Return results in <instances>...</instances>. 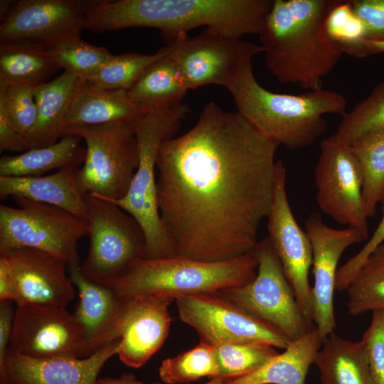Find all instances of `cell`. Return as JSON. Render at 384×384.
Instances as JSON below:
<instances>
[{"mask_svg": "<svg viewBox=\"0 0 384 384\" xmlns=\"http://www.w3.org/2000/svg\"><path fill=\"white\" fill-rule=\"evenodd\" d=\"M277 147L213 102L161 145L157 203L176 256L219 262L252 252L273 201Z\"/></svg>", "mask_w": 384, "mask_h": 384, "instance_id": "6da1fadb", "label": "cell"}, {"mask_svg": "<svg viewBox=\"0 0 384 384\" xmlns=\"http://www.w3.org/2000/svg\"><path fill=\"white\" fill-rule=\"evenodd\" d=\"M341 1L273 0L258 35L266 66L279 83L323 89V78L344 54L326 30Z\"/></svg>", "mask_w": 384, "mask_h": 384, "instance_id": "7a4b0ae2", "label": "cell"}, {"mask_svg": "<svg viewBox=\"0 0 384 384\" xmlns=\"http://www.w3.org/2000/svg\"><path fill=\"white\" fill-rule=\"evenodd\" d=\"M272 4L273 0L89 1L85 28L104 32L155 28L167 39L205 26L241 38L260 33Z\"/></svg>", "mask_w": 384, "mask_h": 384, "instance_id": "3957f363", "label": "cell"}, {"mask_svg": "<svg viewBox=\"0 0 384 384\" xmlns=\"http://www.w3.org/2000/svg\"><path fill=\"white\" fill-rule=\"evenodd\" d=\"M238 111L265 138L289 150L314 144L326 129L324 115L342 117L347 100L341 94L321 89L299 95L269 91L256 80L252 59L241 67L228 89Z\"/></svg>", "mask_w": 384, "mask_h": 384, "instance_id": "277c9868", "label": "cell"}, {"mask_svg": "<svg viewBox=\"0 0 384 384\" xmlns=\"http://www.w3.org/2000/svg\"><path fill=\"white\" fill-rule=\"evenodd\" d=\"M258 260L252 252L225 261L206 262L174 256L141 258L111 288L120 297L159 294L173 298L215 294L243 286L256 276Z\"/></svg>", "mask_w": 384, "mask_h": 384, "instance_id": "5b68a950", "label": "cell"}, {"mask_svg": "<svg viewBox=\"0 0 384 384\" xmlns=\"http://www.w3.org/2000/svg\"><path fill=\"white\" fill-rule=\"evenodd\" d=\"M189 112L188 105L181 102L169 110L143 114L131 122L137 139L139 164L126 195L111 202L132 215L142 227L145 238L144 258L176 256L158 208L156 159L161 145L174 137Z\"/></svg>", "mask_w": 384, "mask_h": 384, "instance_id": "8992f818", "label": "cell"}, {"mask_svg": "<svg viewBox=\"0 0 384 384\" xmlns=\"http://www.w3.org/2000/svg\"><path fill=\"white\" fill-rule=\"evenodd\" d=\"M90 245L80 265L89 281L112 287L138 260L144 257L145 238L137 221L115 203L85 196Z\"/></svg>", "mask_w": 384, "mask_h": 384, "instance_id": "52a82bcc", "label": "cell"}, {"mask_svg": "<svg viewBox=\"0 0 384 384\" xmlns=\"http://www.w3.org/2000/svg\"><path fill=\"white\" fill-rule=\"evenodd\" d=\"M64 135L78 136L86 144L83 166L76 173L81 191L110 201L122 198L139 164L131 123L73 126L65 129Z\"/></svg>", "mask_w": 384, "mask_h": 384, "instance_id": "ba28073f", "label": "cell"}, {"mask_svg": "<svg viewBox=\"0 0 384 384\" xmlns=\"http://www.w3.org/2000/svg\"><path fill=\"white\" fill-rule=\"evenodd\" d=\"M253 252L258 260L255 277L243 286L218 293L273 327L289 341L315 329L301 310L269 238L258 242Z\"/></svg>", "mask_w": 384, "mask_h": 384, "instance_id": "9c48e42d", "label": "cell"}, {"mask_svg": "<svg viewBox=\"0 0 384 384\" xmlns=\"http://www.w3.org/2000/svg\"><path fill=\"white\" fill-rule=\"evenodd\" d=\"M13 199L18 208L0 205V252L31 247L55 255L68 265L79 261L78 242L88 235L87 220L25 198Z\"/></svg>", "mask_w": 384, "mask_h": 384, "instance_id": "30bf717a", "label": "cell"}, {"mask_svg": "<svg viewBox=\"0 0 384 384\" xmlns=\"http://www.w3.org/2000/svg\"><path fill=\"white\" fill-rule=\"evenodd\" d=\"M169 55L176 63L187 90L207 85L228 89L242 65L261 45L206 28L195 36L181 33L165 39Z\"/></svg>", "mask_w": 384, "mask_h": 384, "instance_id": "8fae6325", "label": "cell"}, {"mask_svg": "<svg viewBox=\"0 0 384 384\" xmlns=\"http://www.w3.org/2000/svg\"><path fill=\"white\" fill-rule=\"evenodd\" d=\"M16 306L9 351L34 358H82L92 354L82 326L66 307Z\"/></svg>", "mask_w": 384, "mask_h": 384, "instance_id": "7c38bea8", "label": "cell"}, {"mask_svg": "<svg viewBox=\"0 0 384 384\" xmlns=\"http://www.w3.org/2000/svg\"><path fill=\"white\" fill-rule=\"evenodd\" d=\"M314 174L320 210L334 221L357 230L368 239L362 174L351 146L334 135L322 140Z\"/></svg>", "mask_w": 384, "mask_h": 384, "instance_id": "4fadbf2b", "label": "cell"}, {"mask_svg": "<svg viewBox=\"0 0 384 384\" xmlns=\"http://www.w3.org/2000/svg\"><path fill=\"white\" fill-rule=\"evenodd\" d=\"M215 294L177 297L175 301L181 321L212 345L256 341L284 349L291 341L273 327Z\"/></svg>", "mask_w": 384, "mask_h": 384, "instance_id": "5bb4252c", "label": "cell"}, {"mask_svg": "<svg viewBox=\"0 0 384 384\" xmlns=\"http://www.w3.org/2000/svg\"><path fill=\"white\" fill-rule=\"evenodd\" d=\"M87 1L20 0L0 25V43L47 50L85 28Z\"/></svg>", "mask_w": 384, "mask_h": 384, "instance_id": "9a60e30c", "label": "cell"}, {"mask_svg": "<svg viewBox=\"0 0 384 384\" xmlns=\"http://www.w3.org/2000/svg\"><path fill=\"white\" fill-rule=\"evenodd\" d=\"M287 170L277 160L273 201L267 218L269 239L304 316L313 322V293L309 281L312 247L292 213L286 188Z\"/></svg>", "mask_w": 384, "mask_h": 384, "instance_id": "2e32d148", "label": "cell"}, {"mask_svg": "<svg viewBox=\"0 0 384 384\" xmlns=\"http://www.w3.org/2000/svg\"><path fill=\"white\" fill-rule=\"evenodd\" d=\"M305 231L312 247L313 322L324 341L336 326L334 295L338 261L348 247L367 239L353 228L328 226L316 213L306 218Z\"/></svg>", "mask_w": 384, "mask_h": 384, "instance_id": "e0dca14e", "label": "cell"}, {"mask_svg": "<svg viewBox=\"0 0 384 384\" xmlns=\"http://www.w3.org/2000/svg\"><path fill=\"white\" fill-rule=\"evenodd\" d=\"M114 337L117 356L127 366L140 368L159 350L167 338L171 319L169 306L174 299L159 294L123 297Z\"/></svg>", "mask_w": 384, "mask_h": 384, "instance_id": "ac0fdd59", "label": "cell"}, {"mask_svg": "<svg viewBox=\"0 0 384 384\" xmlns=\"http://www.w3.org/2000/svg\"><path fill=\"white\" fill-rule=\"evenodd\" d=\"M16 283L21 304L66 307L75 296L74 284L66 272L68 263L50 252L31 247L0 252Z\"/></svg>", "mask_w": 384, "mask_h": 384, "instance_id": "d6986e66", "label": "cell"}, {"mask_svg": "<svg viewBox=\"0 0 384 384\" xmlns=\"http://www.w3.org/2000/svg\"><path fill=\"white\" fill-rule=\"evenodd\" d=\"M119 346L117 339L82 358H34L8 351L0 384H95Z\"/></svg>", "mask_w": 384, "mask_h": 384, "instance_id": "ffe728a7", "label": "cell"}, {"mask_svg": "<svg viewBox=\"0 0 384 384\" xmlns=\"http://www.w3.org/2000/svg\"><path fill=\"white\" fill-rule=\"evenodd\" d=\"M68 270L79 293L74 315L82 326L90 352L93 353L116 341L115 329L124 297L110 287L87 279L81 273L79 261L68 264Z\"/></svg>", "mask_w": 384, "mask_h": 384, "instance_id": "44dd1931", "label": "cell"}, {"mask_svg": "<svg viewBox=\"0 0 384 384\" xmlns=\"http://www.w3.org/2000/svg\"><path fill=\"white\" fill-rule=\"evenodd\" d=\"M84 80L64 71L53 80L34 87L37 119L25 139L28 149L52 145L63 136Z\"/></svg>", "mask_w": 384, "mask_h": 384, "instance_id": "7402d4cb", "label": "cell"}, {"mask_svg": "<svg viewBox=\"0 0 384 384\" xmlns=\"http://www.w3.org/2000/svg\"><path fill=\"white\" fill-rule=\"evenodd\" d=\"M78 168L68 167L38 176H0V198L22 197L62 209L87 220L85 194L77 181Z\"/></svg>", "mask_w": 384, "mask_h": 384, "instance_id": "603a6c76", "label": "cell"}, {"mask_svg": "<svg viewBox=\"0 0 384 384\" xmlns=\"http://www.w3.org/2000/svg\"><path fill=\"white\" fill-rule=\"evenodd\" d=\"M142 115L127 90L107 88L84 80L66 128L131 123Z\"/></svg>", "mask_w": 384, "mask_h": 384, "instance_id": "cb8c5ba5", "label": "cell"}, {"mask_svg": "<svg viewBox=\"0 0 384 384\" xmlns=\"http://www.w3.org/2000/svg\"><path fill=\"white\" fill-rule=\"evenodd\" d=\"M316 328L289 343L284 351L247 375L221 384H304L310 366L322 344Z\"/></svg>", "mask_w": 384, "mask_h": 384, "instance_id": "d4e9b609", "label": "cell"}, {"mask_svg": "<svg viewBox=\"0 0 384 384\" xmlns=\"http://www.w3.org/2000/svg\"><path fill=\"white\" fill-rule=\"evenodd\" d=\"M314 364L321 384H378L361 340L352 341L331 333L323 341Z\"/></svg>", "mask_w": 384, "mask_h": 384, "instance_id": "484cf974", "label": "cell"}, {"mask_svg": "<svg viewBox=\"0 0 384 384\" xmlns=\"http://www.w3.org/2000/svg\"><path fill=\"white\" fill-rule=\"evenodd\" d=\"M127 91L141 113L145 114L178 105L188 90L168 51L148 67Z\"/></svg>", "mask_w": 384, "mask_h": 384, "instance_id": "4316f807", "label": "cell"}, {"mask_svg": "<svg viewBox=\"0 0 384 384\" xmlns=\"http://www.w3.org/2000/svg\"><path fill=\"white\" fill-rule=\"evenodd\" d=\"M81 139L78 136L64 135L50 146L31 149L15 156L3 155L0 176H38L55 169L78 168L84 163L86 155Z\"/></svg>", "mask_w": 384, "mask_h": 384, "instance_id": "83f0119b", "label": "cell"}, {"mask_svg": "<svg viewBox=\"0 0 384 384\" xmlns=\"http://www.w3.org/2000/svg\"><path fill=\"white\" fill-rule=\"evenodd\" d=\"M58 69L46 50L0 43V78L9 84L36 87L48 82Z\"/></svg>", "mask_w": 384, "mask_h": 384, "instance_id": "f1b7e54d", "label": "cell"}, {"mask_svg": "<svg viewBox=\"0 0 384 384\" xmlns=\"http://www.w3.org/2000/svg\"><path fill=\"white\" fill-rule=\"evenodd\" d=\"M346 290L350 314L384 310V243L369 255Z\"/></svg>", "mask_w": 384, "mask_h": 384, "instance_id": "f546056e", "label": "cell"}, {"mask_svg": "<svg viewBox=\"0 0 384 384\" xmlns=\"http://www.w3.org/2000/svg\"><path fill=\"white\" fill-rule=\"evenodd\" d=\"M362 174V196L368 218L384 206V130L363 137L351 145Z\"/></svg>", "mask_w": 384, "mask_h": 384, "instance_id": "4dcf8cb0", "label": "cell"}, {"mask_svg": "<svg viewBox=\"0 0 384 384\" xmlns=\"http://www.w3.org/2000/svg\"><path fill=\"white\" fill-rule=\"evenodd\" d=\"M167 384L188 383L207 377L218 378L219 370L213 345L201 341L193 348L164 360L159 369Z\"/></svg>", "mask_w": 384, "mask_h": 384, "instance_id": "1f68e13d", "label": "cell"}, {"mask_svg": "<svg viewBox=\"0 0 384 384\" xmlns=\"http://www.w3.org/2000/svg\"><path fill=\"white\" fill-rule=\"evenodd\" d=\"M384 130V81L341 117L333 135L351 146L363 137Z\"/></svg>", "mask_w": 384, "mask_h": 384, "instance_id": "d6a6232c", "label": "cell"}, {"mask_svg": "<svg viewBox=\"0 0 384 384\" xmlns=\"http://www.w3.org/2000/svg\"><path fill=\"white\" fill-rule=\"evenodd\" d=\"M221 380L238 378L253 372L278 353L271 344L256 341L213 345Z\"/></svg>", "mask_w": 384, "mask_h": 384, "instance_id": "836d02e7", "label": "cell"}, {"mask_svg": "<svg viewBox=\"0 0 384 384\" xmlns=\"http://www.w3.org/2000/svg\"><path fill=\"white\" fill-rule=\"evenodd\" d=\"M46 51L59 68L85 80L90 79L112 55L106 48L92 45L80 36L65 39Z\"/></svg>", "mask_w": 384, "mask_h": 384, "instance_id": "e575fe53", "label": "cell"}, {"mask_svg": "<svg viewBox=\"0 0 384 384\" xmlns=\"http://www.w3.org/2000/svg\"><path fill=\"white\" fill-rule=\"evenodd\" d=\"M168 53L166 46L154 54L127 53L112 55L88 80L110 89H130L145 70Z\"/></svg>", "mask_w": 384, "mask_h": 384, "instance_id": "d590c367", "label": "cell"}, {"mask_svg": "<svg viewBox=\"0 0 384 384\" xmlns=\"http://www.w3.org/2000/svg\"><path fill=\"white\" fill-rule=\"evenodd\" d=\"M33 86L9 84L0 78V106L14 127L26 139L37 119Z\"/></svg>", "mask_w": 384, "mask_h": 384, "instance_id": "8d00e7d4", "label": "cell"}, {"mask_svg": "<svg viewBox=\"0 0 384 384\" xmlns=\"http://www.w3.org/2000/svg\"><path fill=\"white\" fill-rule=\"evenodd\" d=\"M326 30L343 52L365 38L364 27L353 14L350 1L341 0L331 11L326 21Z\"/></svg>", "mask_w": 384, "mask_h": 384, "instance_id": "74e56055", "label": "cell"}, {"mask_svg": "<svg viewBox=\"0 0 384 384\" xmlns=\"http://www.w3.org/2000/svg\"><path fill=\"white\" fill-rule=\"evenodd\" d=\"M361 341L377 383L384 384V310L373 311Z\"/></svg>", "mask_w": 384, "mask_h": 384, "instance_id": "f35d334b", "label": "cell"}, {"mask_svg": "<svg viewBox=\"0 0 384 384\" xmlns=\"http://www.w3.org/2000/svg\"><path fill=\"white\" fill-rule=\"evenodd\" d=\"M383 243H384V206L382 218L368 241L359 252L338 269L335 283L336 291L342 292L346 289L353 276L366 258Z\"/></svg>", "mask_w": 384, "mask_h": 384, "instance_id": "ab89813d", "label": "cell"}, {"mask_svg": "<svg viewBox=\"0 0 384 384\" xmlns=\"http://www.w3.org/2000/svg\"><path fill=\"white\" fill-rule=\"evenodd\" d=\"M350 4L364 27L365 38H384V0H350Z\"/></svg>", "mask_w": 384, "mask_h": 384, "instance_id": "60d3db41", "label": "cell"}, {"mask_svg": "<svg viewBox=\"0 0 384 384\" xmlns=\"http://www.w3.org/2000/svg\"><path fill=\"white\" fill-rule=\"evenodd\" d=\"M28 150L24 137L14 127L4 108L0 106V151Z\"/></svg>", "mask_w": 384, "mask_h": 384, "instance_id": "b9f144b4", "label": "cell"}, {"mask_svg": "<svg viewBox=\"0 0 384 384\" xmlns=\"http://www.w3.org/2000/svg\"><path fill=\"white\" fill-rule=\"evenodd\" d=\"M14 314L12 302L0 301V368L3 367L9 351Z\"/></svg>", "mask_w": 384, "mask_h": 384, "instance_id": "7bdbcfd3", "label": "cell"}, {"mask_svg": "<svg viewBox=\"0 0 384 384\" xmlns=\"http://www.w3.org/2000/svg\"><path fill=\"white\" fill-rule=\"evenodd\" d=\"M0 301L18 304V292L6 261L0 257Z\"/></svg>", "mask_w": 384, "mask_h": 384, "instance_id": "ee69618b", "label": "cell"}, {"mask_svg": "<svg viewBox=\"0 0 384 384\" xmlns=\"http://www.w3.org/2000/svg\"><path fill=\"white\" fill-rule=\"evenodd\" d=\"M345 53L358 58L384 53V38L370 39L363 38L356 43L346 48L344 50Z\"/></svg>", "mask_w": 384, "mask_h": 384, "instance_id": "f6af8a7d", "label": "cell"}, {"mask_svg": "<svg viewBox=\"0 0 384 384\" xmlns=\"http://www.w3.org/2000/svg\"><path fill=\"white\" fill-rule=\"evenodd\" d=\"M95 384H144L136 379L132 374L124 373L119 378L105 377L97 378ZM159 384V383H153Z\"/></svg>", "mask_w": 384, "mask_h": 384, "instance_id": "bcb514c9", "label": "cell"}, {"mask_svg": "<svg viewBox=\"0 0 384 384\" xmlns=\"http://www.w3.org/2000/svg\"><path fill=\"white\" fill-rule=\"evenodd\" d=\"M15 1L10 0H1L0 19L1 23L5 19Z\"/></svg>", "mask_w": 384, "mask_h": 384, "instance_id": "7dc6e473", "label": "cell"}]
</instances>
